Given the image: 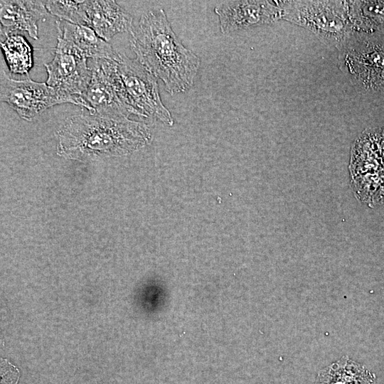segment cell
I'll return each mask as SVG.
<instances>
[{
    "instance_id": "1",
    "label": "cell",
    "mask_w": 384,
    "mask_h": 384,
    "mask_svg": "<svg viewBox=\"0 0 384 384\" xmlns=\"http://www.w3.org/2000/svg\"><path fill=\"white\" fill-rule=\"evenodd\" d=\"M130 34L136 58L164 82L168 92L173 95L191 88L201 60L183 45L164 9L144 14Z\"/></svg>"
},
{
    "instance_id": "2",
    "label": "cell",
    "mask_w": 384,
    "mask_h": 384,
    "mask_svg": "<svg viewBox=\"0 0 384 384\" xmlns=\"http://www.w3.org/2000/svg\"><path fill=\"white\" fill-rule=\"evenodd\" d=\"M148 134L144 124L128 118L81 114L66 120L60 150L72 156L124 154L143 145Z\"/></svg>"
},
{
    "instance_id": "3",
    "label": "cell",
    "mask_w": 384,
    "mask_h": 384,
    "mask_svg": "<svg viewBox=\"0 0 384 384\" xmlns=\"http://www.w3.org/2000/svg\"><path fill=\"white\" fill-rule=\"evenodd\" d=\"M282 19L303 27L338 48L353 33L348 1H277Z\"/></svg>"
},
{
    "instance_id": "4",
    "label": "cell",
    "mask_w": 384,
    "mask_h": 384,
    "mask_svg": "<svg viewBox=\"0 0 384 384\" xmlns=\"http://www.w3.org/2000/svg\"><path fill=\"white\" fill-rule=\"evenodd\" d=\"M337 49L338 67L356 89H384V34L353 33Z\"/></svg>"
},
{
    "instance_id": "5",
    "label": "cell",
    "mask_w": 384,
    "mask_h": 384,
    "mask_svg": "<svg viewBox=\"0 0 384 384\" xmlns=\"http://www.w3.org/2000/svg\"><path fill=\"white\" fill-rule=\"evenodd\" d=\"M118 58L91 61V80L82 96L90 114L113 118H128L134 114L118 71Z\"/></svg>"
},
{
    "instance_id": "6",
    "label": "cell",
    "mask_w": 384,
    "mask_h": 384,
    "mask_svg": "<svg viewBox=\"0 0 384 384\" xmlns=\"http://www.w3.org/2000/svg\"><path fill=\"white\" fill-rule=\"evenodd\" d=\"M117 63L125 93L134 114L154 117L165 124H172L171 114L160 97L157 78L137 58L119 54Z\"/></svg>"
},
{
    "instance_id": "7",
    "label": "cell",
    "mask_w": 384,
    "mask_h": 384,
    "mask_svg": "<svg viewBox=\"0 0 384 384\" xmlns=\"http://www.w3.org/2000/svg\"><path fill=\"white\" fill-rule=\"evenodd\" d=\"M1 101L7 103L23 119L31 120L46 109L58 104L72 103L86 107L80 98L65 95L46 82L27 78L15 80L2 70L0 86Z\"/></svg>"
},
{
    "instance_id": "8",
    "label": "cell",
    "mask_w": 384,
    "mask_h": 384,
    "mask_svg": "<svg viewBox=\"0 0 384 384\" xmlns=\"http://www.w3.org/2000/svg\"><path fill=\"white\" fill-rule=\"evenodd\" d=\"M44 66L49 86L65 95L82 99L92 78L87 58L58 35L54 57Z\"/></svg>"
},
{
    "instance_id": "9",
    "label": "cell",
    "mask_w": 384,
    "mask_h": 384,
    "mask_svg": "<svg viewBox=\"0 0 384 384\" xmlns=\"http://www.w3.org/2000/svg\"><path fill=\"white\" fill-rule=\"evenodd\" d=\"M225 35L282 19L277 1H227L215 8Z\"/></svg>"
},
{
    "instance_id": "10",
    "label": "cell",
    "mask_w": 384,
    "mask_h": 384,
    "mask_svg": "<svg viewBox=\"0 0 384 384\" xmlns=\"http://www.w3.org/2000/svg\"><path fill=\"white\" fill-rule=\"evenodd\" d=\"M86 26L107 41L119 33L134 30L132 16L115 1H84Z\"/></svg>"
},
{
    "instance_id": "11",
    "label": "cell",
    "mask_w": 384,
    "mask_h": 384,
    "mask_svg": "<svg viewBox=\"0 0 384 384\" xmlns=\"http://www.w3.org/2000/svg\"><path fill=\"white\" fill-rule=\"evenodd\" d=\"M48 11L43 1L1 0L0 22L9 34L15 30L26 31L33 39L38 38V21L45 18Z\"/></svg>"
},
{
    "instance_id": "12",
    "label": "cell",
    "mask_w": 384,
    "mask_h": 384,
    "mask_svg": "<svg viewBox=\"0 0 384 384\" xmlns=\"http://www.w3.org/2000/svg\"><path fill=\"white\" fill-rule=\"evenodd\" d=\"M58 35L86 58L117 59V53L106 41L101 38L91 28L69 22H56Z\"/></svg>"
},
{
    "instance_id": "13",
    "label": "cell",
    "mask_w": 384,
    "mask_h": 384,
    "mask_svg": "<svg viewBox=\"0 0 384 384\" xmlns=\"http://www.w3.org/2000/svg\"><path fill=\"white\" fill-rule=\"evenodd\" d=\"M353 33L384 34V1H348Z\"/></svg>"
},
{
    "instance_id": "14",
    "label": "cell",
    "mask_w": 384,
    "mask_h": 384,
    "mask_svg": "<svg viewBox=\"0 0 384 384\" xmlns=\"http://www.w3.org/2000/svg\"><path fill=\"white\" fill-rule=\"evenodd\" d=\"M316 384H375V376L363 366L345 359L321 370Z\"/></svg>"
},
{
    "instance_id": "15",
    "label": "cell",
    "mask_w": 384,
    "mask_h": 384,
    "mask_svg": "<svg viewBox=\"0 0 384 384\" xmlns=\"http://www.w3.org/2000/svg\"><path fill=\"white\" fill-rule=\"evenodd\" d=\"M1 48L9 70L27 74L33 66V50L21 36L1 34Z\"/></svg>"
},
{
    "instance_id": "16",
    "label": "cell",
    "mask_w": 384,
    "mask_h": 384,
    "mask_svg": "<svg viewBox=\"0 0 384 384\" xmlns=\"http://www.w3.org/2000/svg\"><path fill=\"white\" fill-rule=\"evenodd\" d=\"M48 13L61 20L77 25L86 26L84 1H43Z\"/></svg>"
},
{
    "instance_id": "17",
    "label": "cell",
    "mask_w": 384,
    "mask_h": 384,
    "mask_svg": "<svg viewBox=\"0 0 384 384\" xmlns=\"http://www.w3.org/2000/svg\"><path fill=\"white\" fill-rule=\"evenodd\" d=\"M351 186L356 198L363 203L370 202L384 181V171L378 170L350 178Z\"/></svg>"
},
{
    "instance_id": "18",
    "label": "cell",
    "mask_w": 384,
    "mask_h": 384,
    "mask_svg": "<svg viewBox=\"0 0 384 384\" xmlns=\"http://www.w3.org/2000/svg\"><path fill=\"white\" fill-rule=\"evenodd\" d=\"M383 205L384 204V181L372 198L369 205Z\"/></svg>"
}]
</instances>
